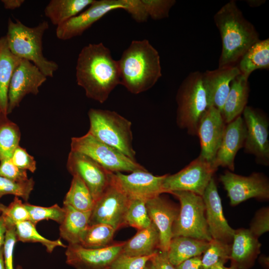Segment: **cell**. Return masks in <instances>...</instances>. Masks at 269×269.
I'll use <instances>...</instances> for the list:
<instances>
[{"label":"cell","instance_id":"6da1fadb","mask_svg":"<svg viewBox=\"0 0 269 269\" xmlns=\"http://www.w3.org/2000/svg\"><path fill=\"white\" fill-rule=\"evenodd\" d=\"M76 76L77 84L84 89L86 96L101 104L121 84L118 61L102 42L89 44L82 49L77 58Z\"/></svg>","mask_w":269,"mask_h":269},{"label":"cell","instance_id":"7a4b0ae2","mask_svg":"<svg viewBox=\"0 0 269 269\" xmlns=\"http://www.w3.org/2000/svg\"><path fill=\"white\" fill-rule=\"evenodd\" d=\"M214 20L222 40L219 68L235 65L260 40L255 26L244 17L235 0L222 6L214 15Z\"/></svg>","mask_w":269,"mask_h":269},{"label":"cell","instance_id":"3957f363","mask_svg":"<svg viewBox=\"0 0 269 269\" xmlns=\"http://www.w3.org/2000/svg\"><path fill=\"white\" fill-rule=\"evenodd\" d=\"M118 62L121 84L134 94L150 89L162 75L159 53L145 39L132 41Z\"/></svg>","mask_w":269,"mask_h":269},{"label":"cell","instance_id":"277c9868","mask_svg":"<svg viewBox=\"0 0 269 269\" xmlns=\"http://www.w3.org/2000/svg\"><path fill=\"white\" fill-rule=\"evenodd\" d=\"M48 28L46 21L30 27L18 20L14 22L9 18L5 37L13 54L32 62L46 77H52L58 65L55 62L48 60L43 54V36Z\"/></svg>","mask_w":269,"mask_h":269},{"label":"cell","instance_id":"5b68a950","mask_svg":"<svg viewBox=\"0 0 269 269\" xmlns=\"http://www.w3.org/2000/svg\"><path fill=\"white\" fill-rule=\"evenodd\" d=\"M177 104L176 123L192 135H197L200 121L210 108L202 73H190L184 79L176 96Z\"/></svg>","mask_w":269,"mask_h":269},{"label":"cell","instance_id":"8992f818","mask_svg":"<svg viewBox=\"0 0 269 269\" xmlns=\"http://www.w3.org/2000/svg\"><path fill=\"white\" fill-rule=\"evenodd\" d=\"M88 117V132L99 140L120 151L129 158L135 159L133 146L132 123L116 112L91 108Z\"/></svg>","mask_w":269,"mask_h":269},{"label":"cell","instance_id":"52a82bcc","mask_svg":"<svg viewBox=\"0 0 269 269\" xmlns=\"http://www.w3.org/2000/svg\"><path fill=\"white\" fill-rule=\"evenodd\" d=\"M171 194L179 200L178 215L172 229V238L185 236L210 241L205 216V207L202 196L188 191H174Z\"/></svg>","mask_w":269,"mask_h":269},{"label":"cell","instance_id":"ba28073f","mask_svg":"<svg viewBox=\"0 0 269 269\" xmlns=\"http://www.w3.org/2000/svg\"><path fill=\"white\" fill-rule=\"evenodd\" d=\"M71 150L84 154L113 173L147 170L116 148L97 139L88 132L71 140Z\"/></svg>","mask_w":269,"mask_h":269},{"label":"cell","instance_id":"9c48e42d","mask_svg":"<svg viewBox=\"0 0 269 269\" xmlns=\"http://www.w3.org/2000/svg\"><path fill=\"white\" fill-rule=\"evenodd\" d=\"M217 169L199 155L178 172L167 174L162 185L163 193L183 191L202 196Z\"/></svg>","mask_w":269,"mask_h":269},{"label":"cell","instance_id":"30bf717a","mask_svg":"<svg viewBox=\"0 0 269 269\" xmlns=\"http://www.w3.org/2000/svg\"><path fill=\"white\" fill-rule=\"evenodd\" d=\"M113 173L110 184L95 202L91 212L89 225L105 224L117 231L125 227V217L131 199L115 183L113 178Z\"/></svg>","mask_w":269,"mask_h":269},{"label":"cell","instance_id":"8fae6325","mask_svg":"<svg viewBox=\"0 0 269 269\" xmlns=\"http://www.w3.org/2000/svg\"><path fill=\"white\" fill-rule=\"evenodd\" d=\"M133 0H94L84 11L57 26L56 35L66 40L81 35L110 11L123 9L128 11Z\"/></svg>","mask_w":269,"mask_h":269},{"label":"cell","instance_id":"7c38bea8","mask_svg":"<svg viewBox=\"0 0 269 269\" xmlns=\"http://www.w3.org/2000/svg\"><path fill=\"white\" fill-rule=\"evenodd\" d=\"M220 181L226 190L232 206L237 205L251 198L268 200L269 183L262 173L254 172L244 176L226 170L220 175Z\"/></svg>","mask_w":269,"mask_h":269},{"label":"cell","instance_id":"4fadbf2b","mask_svg":"<svg viewBox=\"0 0 269 269\" xmlns=\"http://www.w3.org/2000/svg\"><path fill=\"white\" fill-rule=\"evenodd\" d=\"M66 167L72 175H77L89 189L95 202L111 182L113 172L109 171L89 156L70 150Z\"/></svg>","mask_w":269,"mask_h":269},{"label":"cell","instance_id":"5bb4252c","mask_svg":"<svg viewBox=\"0 0 269 269\" xmlns=\"http://www.w3.org/2000/svg\"><path fill=\"white\" fill-rule=\"evenodd\" d=\"M242 114L246 129L245 151L254 155L259 163L268 165L269 141L267 118L259 110L247 106Z\"/></svg>","mask_w":269,"mask_h":269},{"label":"cell","instance_id":"9a60e30c","mask_svg":"<svg viewBox=\"0 0 269 269\" xmlns=\"http://www.w3.org/2000/svg\"><path fill=\"white\" fill-rule=\"evenodd\" d=\"M46 80L47 77L35 65L26 59H21L10 81L7 114L18 107L26 95H37L39 87Z\"/></svg>","mask_w":269,"mask_h":269},{"label":"cell","instance_id":"2e32d148","mask_svg":"<svg viewBox=\"0 0 269 269\" xmlns=\"http://www.w3.org/2000/svg\"><path fill=\"white\" fill-rule=\"evenodd\" d=\"M125 242L114 243L101 249H89L79 244L68 245L66 263L75 269H110L112 264L122 253Z\"/></svg>","mask_w":269,"mask_h":269},{"label":"cell","instance_id":"e0dca14e","mask_svg":"<svg viewBox=\"0 0 269 269\" xmlns=\"http://www.w3.org/2000/svg\"><path fill=\"white\" fill-rule=\"evenodd\" d=\"M166 175L155 176L147 170L136 171L129 174L113 173V178L130 199L147 201L163 193L162 185Z\"/></svg>","mask_w":269,"mask_h":269},{"label":"cell","instance_id":"ac0fdd59","mask_svg":"<svg viewBox=\"0 0 269 269\" xmlns=\"http://www.w3.org/2000/svg\"><path fill=\"white\" fill-rule=\"evenodd\" d=\"M202 198L205 207L206 220L212 239L231 244L235 230L229 225L224 216L221 200L213 177Z\"/></svg>","mask_w":269,"mask_h":269},{"label":"cell","instance_id":"d6986e66","mask_svg":"<svg viewBox=\"0 0 269 269\" xmlns=\"http://www.w3.org/2000/svg\"><path fill=\"white\" fill-rule=\"evenodd\" d=\"M226 125L221 112L213 106L208 109L200 121L197 134L201 145L199 156L209 162L214 164Z\"/></svg>","mask_w":269,"mask_h":269},{"label":"cell","instance_id":"ffe728a7","mask_svg":"<svg viewBox=\"0 0 269 269\" xmlns=\"http://www.w3.org/2000/svg\"><path fill=\"white\" fill-rule=\"evenodd\" d=\"M146 207L148 215L159 233V250L167 252L172 238V226L178 215L179 208L160 195L148 200Z\"/></svg>","mask_w":269,"mask_h":269},{"label":"cell","instance_id":"44dd1931","mask_svg":"<svg viewBox=\"0 0 269 269\" xmlns=\"http://www.w3.org/2000/svg\"><path fill=\"white\" fill-rule=\"evenodd\" d=\"M246 136V126L241 116L226 124L214 160L215 167L221 166L232 171L234 170L235 158L239 149L244 146Z\"/></svg>","mask_w":269,"mask_h":269},{"label":"cell","instance_id":"7402d4cb","mask_svg":"<svg viewBox=\"0 0 269 269\" xmlns=\"http://www.w3.org/2000/svg\"><path fill=\"white\" fill-rule=\"evenodd\" d=\"M241 73L236 65L221 67L202 73V82L206 89L210 107L221 113L234 79Z\"/></svg>","mask_w":269,"mask_h":269},{"label":"cell","instance_id":"603a6c76","mask_svg":"<svg viewBox=\"0 0 269 269\" xmlns=\"http://www.w3.org/2000/svg\"><path fill=\"white\" fill-rule=\"evenodd\" d=\"M261 244L249 229L235 230L230 259L239 268H246L260 253Z\"/></svg>","mask_w":269,"mask_h":269},{"label":"cell","instance_id":"cb8c5ba5","mask_svg":"<svg viewBox=\"0 0 269 269\" xmlns=\"http://www.w3.org/2000/svg\"><path fill=\"white\" fill-rule=\"evenodd\" d=\"M248 78L240 74L231 83L229 93L221 111L226 124L240 116L247 106L249 94Z\"/></svg>","mask_w":269,"mask_h":269},{"label":"cell","instance_id":"d4e9b609","mask_svg":"<svg viewBox=\"0 0 269 269\" xmlns=\"http://www.w3.org/2000/svg\"><path fill=\"white\" fill-rule=\"evenodd\" d=\"M159 247L158 230L152 223L146 228L138 230L137 233L123 246L122 254L134 257L151 256Z\"/></svg>","mask_w":269,"mask_h":269},{"label":"cell","instance_id":"484cf974","mask_svg":"<svg viewBox=\"0 0 269 269\" xmlns=\"http://www.w3.org/2000/svg\"><path fill=\"white\" fill-rule=\"evenodd\" d=\"M65 216L60 224V237L68 245L80 244L82 236L89 226L91 212H82L63 204Z\"/></svg>","mask_w":269,"mask_h":269},{"label":"cell","instance_id":"4316f807","mask_svg":"<svg viewBox=\"0 0 269 269\" xmlns=\"http://www.w3.org/2000/svg\"><path fill=\"white\" fill-rule=\"evenodd\" d=\"M21 59L10 51L5 36L0 38V112L7 114L8 92L12 74Z\"/></svg>","mask_w":269,"mask_h":269},{"label":"cell","instance_id":"83f0119b","mask_svg":"<svg viewBox=\"0 0 269 269\" xmlns=\"http://www.w3.org/2000/svg\"><path fill=\"white\" fill-rule=\"evenodd\" d=\"M209 241L185 236L173 237L167 252L170 262L176 267L190 258L200 256L207 249Z\"/></svg>","mask_w":269,"mask_h":269},{"label":"cell","instance_id":"f1b7e54d","mask_svg":"<svg viewBox=\"0 0 269 269\" xmlns=\"http://www.w3.org/2000/svg\"><path fill=\"white\" fill-rule=\"evenodd\" d=\"M237 66L241 74L249 77L255 70L269 68V39L259 40L251 46Z\"/></svg>","mask_w":269,"mask_h":269},{"label":"cell","instance_id":"f546056e","mask_svg":"<svg viewBox=\"0 0 269 269\" xmlns=\"http://www.w3.org/2000/svg\"><path fill=\"white\" fill-rule=\"evenodd\" d=\"M94 0H51L46 6L44 13L51 23L58 26L78 15Z\"/></svg>","mask_w":269,"mask_h":269},{"label":"cell","instance_id":"4dcf8cb0","mask_svg":"<svg viewBox=\"0 0 269 269\" xmlns=\"http://www.w3.org/2000/svg\"><path fill=\"white\" fill-rule=\"evenodd\" d=\"M7 115L0 112V161L11 158L20 139L18 126Z\"/></svg>","mask_w":269,"mask_h":269},{"label":"cell","instance_id":"1f68e13d","mask_svg":"<svg viewBox=\"0 0 269 269\" xmlns=\"http://www.w3.org/2000/svg\"><path fill=\"white\" fill-rule=\"evenodd\" d=\"M72 176L70 187L65 195L63 204L82 212H91L95 202L89 189L79 176Z\"/></svg>","mask_w":269,"mask_h":269},{"label":"cell","instance_id":"d6a6232c","mask_svg":"<svg viewBox=\"0 0 269 269\" xmlns=\"http://www.w3.org/2000/svg\"><path fill=\"white\" fill-rule=\"evenodd\" d=\"M116 230L105 224L89 225L85 231L80 245L89 249H101L110 246L113 243Z\"/></svg>","mask_w":269,"mask_h":269},{"label":"cell","instance_id":"836d02e7","mask_svg":"<svg viewBox=\"0 0 269 269\" xmlns=\"http://www.w3.org/2000/svg\"><path fill=\"white\" fill-rule=\"evenodd\" d=\"M35 226L29 220L17 223L15 225L17 241L40 243L49 253L57 247H67L60 239L51 240L42 236L38 232Z\"/></svg>","mask_w":269,"mask_h":269},{"label":"cell","instance_id":"e575fe53","mask_svg":"<svg viewBox=\"0 0 269 269\" xmlns=\"http://www.w3.org/2000/svg\"><path fill=\"white\" fill-rule=\"evenodd\" d=\"M146 201L131 199L125 217V226H130L140 230L148 227L152 222L148 215Z\"/></svg>","mask_w":269,"mask_h":269},{"label":"cell","instance_id":"d590c367","mask_svg":"<svg viewBox=\"0 0 269 269\" xmlns=\"http://www.w3.org/2000/svg\"><path fill=\"white\" fill-rule=\"evenodd\" d=\"M231 251V244L212 239L201 258V269H208L219 262L224 264L230 259Z\"/></svg>","mask_w":269,"mask_h":269},{"label":"cell","instance_id":"8d00e7d4","mask_svg":"<svg viewBox=\"0 0 269 269\" xmlns=\"http://www.w3.org/2000/svg\"><path fill=\"white\" fill-rule=\"evenodd\" d=\"M30 216V221L34 225L44 220H51L61 224L65 216L64 207L55 204L50 207H42L24 203Z\"/></svg>","mask_w":269,"mask_h":269},{"label":"cell","instance_id":"74e56055","mask_svg":"<svg viewBox=\"0 0 269 269\" xmlns=\"http://www.w3.org/2000/svg\"><path fill=\"white\" fill-rule=\"evenodd\" d=\"M34 184L32 178L17 181L0 176V198L10 194L21 197L27 201L33 189Z\"/></svg>","mask_w":269,"mask_h":269},{"label":"cell","instance_id":"f35d334b","mask_svg":"<svg viewBox=\"0 0 269 269\" xmlns=\"http://www.w3.org/2000/svg\"><path fill=\"white\" fill-rule=\"evenodd\" d=\"M1 213L7 224L15 226L18 223L30 221L29 214L25 204L18 197L15 196L13 200L8 206H6Z\"/></svg>","mask_w":269,"mask_h":269},{"label":"cell","instance_id":"ab89813d","mask_svg":"<svg viewBox=\"0 0 269 269\" xmlns=\"http://www.w3.org/2000/svg\"><path fill=\"white\" fill-rule=\"evenodd\" d=\"M148 16L154 20L167 18L175 0H141Z\"/></svg>","mask_w":269,"mask_h":269},{"label":"cell","instance_id":"60d3db41","mask_svg":"<svg viewBox=\"0 0 269 269\" xmlns=\"http://www.w3.org/2000/svg\"><path fill=\"white\" fill-rule=\"evenodd\" d=\"M153 255L148 256L134 257L121 253L114 261L110 269H143Z\"/></svg>","mask_w":269,"mask_h":269},{"label":"cell","instance_id":"b9f144b4","mask_svg":"<svg viewBox=\"0 0 269 269\" xmlns=\"http://www.w3.org/2000/svg\"><path fill=\"white\" fill-rule=\"evenodd\" d=\"M6 225L7 229L3 245L4 266L5 269H14L13 254L14 246L17 242L15 226Z\"/></svg>","mask_w":269,"mask_h":269},{"label":"cell","instance_id":"7bdbcfd3","mask_svg":"<svg viewBox=\"0 0 269 269\" xmlns=\"http://www.w3.org/2000/svg\"><path fill=\"white\" fill-rule=\"evenodd\" d=\"M249 230L253 235L258 238L269 231V207H263L256 212Z\"/></svg>","mask_w":269,"mask_h":269},{"label":"cell","instance_id":"ee69618b","mask_svg":"<svg viewBox=\"0 0 269 269\" xmlns=\"http://www.w3.org/2000/svg\"><path fill=\"white\" fill-rule=\"evenodd\" d=\"M10 159L20 169L29 170L32 173L36 170V163L34 158L19 145L14 150Z\"/></svg>","mask_w":269,"mask_h":269},{"label":"cell","instance_id":"f6af8a7d","mask_svg":"<svg viewBox=\"0 0 269 269\" xmlns=\"http://www.w3.org/2000/svg\"><path fill=\"white\" fill-rule=\"evenodd\" d=\"M0 176L17 181L28 179L27 171L16 167L10 159L0 161Z\"/></svg>","mask_w":269,"mask_h":269},{"label":"cell","instance_id":"bcb514c9","mask_svg":"<svg viewBox=\"0 0 269 269\" xmlns=\"http://www.w3.org/2000/svg\"><path fill=\"white\" fill-rule=\"evenodd\" d=\"M155 269H176L169 261L167 252L158 250L150 258Z\"/></svg>","mask_w":269,"mask_h":269},{"label":"cell","instance_id":"7dc6e473","mask_svg":"<svg viewBox=\"0 0 269 269\" xmlns=\"http://www.w3.org/2000/svg\"><path fill=\"white\" fill-rule=\"evenodd\" d=\"M201 257H194L187 259L177 266L176 269H201Z\"/></svg>","mask_w":269,"mask_h":269},{"label":"cell","instance_id":"c3c4849f","mask_svg":"<svg viewBox=\"0 0 269 269\" xmlns=\"http://www.w3.org/2000/svg\"><path fill=\"white\" fill-rule=\"evenodd\" d=\"M7 225L4 217L0 213V248L3 245Z\"/></svg>","mask_w":269,"mask_h":269},{"label":"cell","instance_id":"681fc988","mask_svg":"<svg viewBox=\"0 0 269 269\" xmlns=\"http://www.w3.org/2000/svg\"><path fill=\"white\" fill-rule=\"evenodd\" d=\"M6 9H14L19 7L24 2V0H2Z\"/></svg>","mask_w":269,"mask_h":269},{"label":"cell","instance_id":"f907efd6","mask_svg":"<svg viewBox=\"0 0 269 269\" xmlns=\"http://www.w3.org/2000/svg\"><path fill=\"white\" fill-rule=\"evenodd\" d=\"M265 0H247V2L249 5L251 7H257L260 6L265 2Z\"/></svg>","mask_w":269,"mask_h":269},{"label":"cell","instance_id":"816d5d0a","mask_svg":"<svg viewBox=\"0 0 269 269\" xmlns=\"http://www.w3.org/2000/svg\"><path fill=\"white\" fill-rule=\"evenodd\" d=\"M0 269H5L3 260V246L0 248Z\"/></svg>","mask_w":269,"mask_h":269},{"label":"cell","instance_id":"f5cc1de1","mask_svg":"<svg viewBox=\"0 0 269 269\" xmlns=\"http://www.w3.org/2000/svg\"><path fill=\"white\" fill-rule=\"evenodd\" d=\"M143 269H155L152 262L149 260L147 262Z\"/></svg>","mask_w":269,"mask_h":269},{"label":"cell","instance_id":"db71d44e","mask_svg":"<svg viewBox=\"0 0 269 269\" xmlns=\"http://www.w3.org/2000/svg\"><path fill=\"white\" fill-rule=\"evenodd\" d=\"M224 264L223 263L219 262L209 268L208 269H221V265Z\"/></svg>","mask_w":269,"mask_h":269},{"label":"cell","instance_id":"11a10c76","mask_svg":"<svg viewBox=\"0 0 269 269\" xmlns=\"http://www.w3.org/2000/svg\"><path fill=\"white\" fill-rule=\"evenodd\" d=\"M6 206L0 203V213H2L4 210Z\"/></svg>","mask_w":269,"mask_h":269},{"label":"cell","instance_id":"9f6ffc18","mask_svg":"<svg viewBox=\"0 0 269 269\" xmlns=\"http://www.w3.org/2000/svg\"><path fill=\"white\" fill-rule=\"evenodd\" d=\"M221 269H236L234 267L226 268L224 266V264L221 265Z\"/></svg>","mask_w":269,"mask_h":269},{"label":"cell","instance_id":"6f0895ef","mask_svg":"<svg viewBox=\"0 0 269 269\" xmlns=\"http://www.w3.org/2000/svg\"><path fill=\"white\" fill-rule=\"evenodd\" d=\"M16 269H22V268L21 266L18 265L16 267Z\"/></svg>","mask_w":269,"mask_h":269},{"label":"cell","instance_id":"680465c9","mask_svg":"<svg viewBox=\"0 0 269 269\" xmlns=\"http://www.w3.org/2000/svg\"></svg>","mask_w":269,"mask_h":269}]
</instances>
